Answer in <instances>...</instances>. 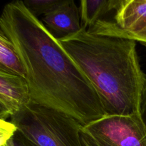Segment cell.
<instances>
[{
    "mask_svg": "<svg viewBox=\"0 0 146 146\" xmlns=\"http://www.w3.org/2000/svg\"><path fill=\"white\" fill-rule=\"evenodd\" d=\"M0 29L22 62L31 103L66 113L83 126L106 115L85 75L23 1L4 6Z\"/></svg>",
    "mask_w": 146,
    "mask_h": 146,
    "instance_id": "1",
    "label": "cell"
},
{
    "mask_svg": "<svg viewBox=\"0 0 146 146\" xmlns=\"http://www.w3.org/2000/svg\"><path fill=\"white\" fill-rule=\"evenodd\" d=\"M58 40L96 91L106 115L140 113L146 78L135 41L84 29Z\"/></svg>",
    "mask_w": 146,
    "mask_h": 146,
    "instance_id": "2",
    "label": "cell"
},
{
    "mask_svg": "<svg viewBox=\"0 0 146 146\" xmlns=\"http://www.w3.org/2000/svg\"><path fill=\"white\" fill-rule=\"evenodd\" d=\"M17 131L37 146H83V125L53 108L31 103L10 118Z\"/></svg>",
    "mask_w": 146,
    "mask_h": 146,
    "instance_id": "3",
    "label": "cell"
},
{
    "mask_svg": "<svg viewBox=\"0 0 146 146\" xmlns=\"http://www.w3.org/2000/svg\"><path fill=\"white\" fill-rule=\"evenodd\" d=\"M81 130L98 146H146V125L140 113L106 115Z\"/></svg>",
    "mask_w": 146,
    "mask_h": 146,
    "instance_id": "4",
    "label": "cell"
},
{
    "mask_svg": "<svg viewBox=\"0 0 146 146\" xmlns=\"http://www.w3.org/2000/svg\"><path fill=\"white\" fill-rule=\"evenodd\" d=\"M91 34L127 38L146 46V0H120L112 19L98 21Z\"/></svg>",
    "mask_w": 146,
    "mask_h": 146,
    "instance_id": "5",
    "label": "cell"
},
{
    "mask_svg": "<svg viewBox=\"0 0 146 146\" xmlns=\"http://www.w3.org/2000/svg\"><path fill=\"white\" fill-rule=\"evenodd\" d=\"M41 22L57 39L82 29L79 7L73 0H61L52 11L41 17Z\"/></svg>",
    "mask_w": 146,
    "mask_h": 146,
    "instance_id": "6",
    "label": "cell"
},
{
    "mask_svg": "<svg viewBox=\"0 0 146 146\" xmlns=\"http://www.w3.org/2000/svg\"><path fill=\"white\" fill-rule=\"evenodd\" d=\"M31 103L26 78L0 68V106L9 118Z\"/></svg>",
    "mask_w": 146,
    "mask_h": 146,
    "instance_id": "7",
    "label": "cell"
},
{
    "mask_svg": "<svg viewBox=\"0 0 146 146\" xmlns=\"http://www.w3.org/2000/svg\"><path fill=\"white\" fill-rule=\"evenodd\" d=\"M120 0H82L79 11L82 29H88L100 20L115 11Z\"/></svg>",
    "mask_w": 146,
    "mask_h": 146,
    "instance_id": "8",
    "label": "cell"
},
{
    "mask_svg": "<svg viewBox=\"0 0 146 146\" xmlns=\"http://www.w3.org/2000/svg\"><path fill=\"white\" fill-rule=\"evenodd\" d=\"M0 68L26 78L25 69L14 45L1 29Z\"/></svg>",
    "mask_w": 146,
    "mask_h": 146,
    "instance_id": "9",
    "label": "cell"
},
{
    "mask_svg": "<svg viewBox=\"0 0 146 146\" xmlns=\"http://www.w3.org/2000/svg\"><path fill=\"white\" fill-rule=\"evenodd\" d=\"M61 0H26L24 4L35 17L38 18L39 16H44L52 11Z\"/></svg>",
    "mask_w": 146,
    "mask_h": 146,
    "instance_id": "10",
    "label": "cell"
},
{
    "mask_svg": "<svg viewBox=\"0 0 146 146\" xmlns=\"http://www.w3.org/2000/svg\"><path fill=\"white\" fill-rule=\"evenodd\" d=\"M17 131L11 121L0 118V146L7 145Z\"/></svg>",
    "mask_w": 146,
    "mask_h": 146,
    "instance_id": "11",
    "label": "cell"
},
{
    "mask_svg": "<svg viewBox=\"0 0 146 146\" xmlns=\"http://www.w3.org/2000/svg\"><path fill=\"white\" fill-rule=\"evenodd\" d=\"M7 146H37L34 143L26 138L24 135L19 132L18 131H16L12 138L10 139L7 143Z\"/></svg>",
    "mask_w": 146,
    "mask_h": 146,
    "instance_id": "12",
    "label": "cell"
},
{
    "mask_svg": "<svg viewBox=\"0 0 146 146\" xmlns=\"http://www.w3.org/2000/svg\"><path fill=\"white\" fill-rule=\"evenodd\" d=\"M140 114L146 125V83L143 92L142 98H141V108H140Z\"/></svg>",
    "mask_w": 146,
    "mask_h": 146,
    "instance_id": "13",
    "label": "cell"
},
{
    "mask_svg": "<svg viewBox=\"0 0 146 146\" xmlns=\"http://www.w3.org/2000/svg\"><path fill=\"white\" fill-rule=\"evenodd\" d=\"M81 136L83 146H98L87 134L83 132L82 130L81 131Z\"/></svg>",
    "mask_w": 146,
    "mask_h": 146,
    "instance_id": "14",
    "label": "cell"
},
{
    "mask_svg": "<svg viewBox=\"0 0 146 146\" xmlns=\"http://www.w3.org/2000/svg\"><path fill=\"white\" fill-rule=\"evenodd\" d=\"M0 118H3V119H5V120H8L9 119V117L7 115V113L5 112V111L4 110V108L0 106Z\"/></svg>",
    "mask_w": 146,
    "mask_h": 146,
    "instance_id": "15",
    "label": "cell"
},
{
    "mask_svg": "<svg viewBox=\"0 0 146 146\" xmlns=\"http://www.w3.org/2000/svg\"></svg>",
    "mask_w": 146,
    "mask_h": 146,
    "instance_id": "16",
    "label": "cell"
},
{
    "mask_svg": "<svg viewBox=\"0 0 146 146\" xmlns=\"http://www.w3.org/2000/svg\"><path fill=\"white\" fill-rule=\"evenodd\" d=\"M6 146H7V145H6Z\"/></svg>",
    "mask_w": 146,
    "mask_h": 146,
    "instance_id": "17",
    "label": "cell"
}]
</instances>
